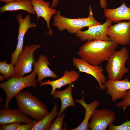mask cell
Returning a JSON list of instances; mask_svg holds the SVG:
<instances>
[{"instance_id":"21","label":"cell","mask_w":130,"mask_h":130,"mask_svg":"<svg viewBox=\"0 0 130 130\" xmlns=\"http://www.w3.org/2000/svg\"><path fill=\"white\" fill-rule=\"evenodd\" d=\"M58 107L55 103L51 111L41 120L38 121L32 130H49L52 121L58 115Z\"/></svg>"},{"instance_id":"20","label":"cell","mask_w":130,"mask_h":130,"mask_svg":"<svg viewBox=\"0 0 130 130\" xmlns=\"http://www.w3.org/2000/svg\"><path fill=\"white\" fill-rule=\"evenodd\" d=\"M22 10L29 13L34 14L35 13L33 7L30 0H22L6 4L0 8V14L6 11H13Z\"/></svg>"},{"instance_id":"7","label":"cell","mask_w":130,"mask_h":130,"mask_svg":"<svg viewBox=\"0 0 130 130\" xmlns=\"http://www.w3.org/2000/svg\"><path fill=\"white\" fill-rule=\"evenodd\" d=\"M23 15V13L21 12L18 14L16 16L19 23V27L17 45L15 50L11 54V63L13 65L15 64L19 55L23 50L25 34L29 28H34L36 26L35 24L31 22V17L30 14H27L24 18Z\"/></svg>"},{"instance_id":"29","label":"cell","mask_w":130,"mask_h":130,"mask_svg":"<svg viewBox=\"0 0 130 130\" xmlns=\"http://www.w3.org/2000/svg\"><path fill=\"white\" fill-rule=\"evenodd\" d=\"M59 0H52V2L51 6V7L52 8L57 6L58 2Z\"/></svg>"},{"instance_id":"31","label":"cell","mask_w":130,"mask_h":130,"mask_svg":"<svg viewBox=\"0 0 130 130\" xmlns=\"http://www.w3.org/2000/svg\"><path fill=\"white\" fill-rule=\"evenodd\" d=\"M6 78L4 76H2L1 75H0V81H3Z\"/></svg>"},{"instance_id":"12","label":"cell","mask_w":130,"mask_h":130,"mask_svg":"<svg viewBox=\"0 0 130 130\" xmlns=\"http://www.w3.org/2000/svg\"><path fill=\"white\" fill-rule=\"evenodd\" d=\"M106 94L111 97L113 102L122 98L126 91L130 89V80L126 78L122 80H108L104 84Z\"/></svg>"},{"instance_id":"10","label":"cell","mask_w":130,"mask_h":130,"mask_svg":"<svg viewBox=\"0 0 130 130\" xmlns=\"http://www.w3.org/2000/svg\"><path fill=\"white\" fill-rule=\"evenodd\" d=\"M113 22L107 19L102 24L90 26L85 31H79L76 34V36L83 42L93 40L110 41L111 40L107 35L106 30Z\"/></svg>"},{"instance_id":"15","label":"cell","mask_w":130,"mask_h":130,"mask_svg":"<svg viewBox=\"0 0 130 130\" xmlns=\"http://www.w3.org/2000/svg\"><path fill=\"white\" fill-rule=\"evenodd\" d=\"M79 77V74L76 71H66L64 72L63 75L60 78L53 81H42L39 86L41 87L47 85H51L52 89L51 94L52 96L57 89H59L66 85L72 84V83L77 81Z\"/></svg>"},{"instance_id":"9","label":"cell","mask_w":130,"mask_h":130,"mask_svg":"<svg viewBox=\"0 0 130 130\" xmlns=\"http://www.w3.org/2000/svg\"><path fill=\"white\" fill-rule=\"evenodd\" d=\"M106 34L111 40L118 45H126L130 44V21H119L117 24H111L107 28Z\"/></svg>"},{"instance_id":"16","label":"cell","mask_w":130,"mask_h":130,"mask_svg":"<svg viewBox=\"0 0 130 130\" xmlns=\"http://www.w3.org/2000/svg\"><path fill=\"white\" fill-rule=\"evenodd\" d=\"M50 65L47 57L43 55L39 56L38 60L33 63L34 70L38 75L37 80L39 83L47 77L58 78L57 75L49 68L48 65Z\"/></svg>"},{"instance_id":"24","label":"cell","mask_w":130,"mask_h":130,"mask_svg":"<svg viewBox=\"0 0 130 130\" xmlns=\"http://www.w3.org/2000/svg\"><path fill=\"white\" fill-rule=\"evenodd\" d=\"M122 99V100L117 103L116 106L117 107L123 108L124 111L127 107L130 106V89L126 91Z\"/></svg>"},{"instance_id":"4","label":"cell","mask_w":130,"mask_h":130,"mask_svg":"<svg viewBox=\"0 0 130 130\" xmlns=\"http://www.w3.org/2000/svg\"><path fill=\"white\" fill-rule=\"evenodd\" d=\"M89 10V15L87 18L78 19H71L62 16L60 11L58 10L53 16V26L60 31L66 30L70 33L76 34L84 27L101 24L94 18L90 5Z\"/></svg>"},{"instance_id":"19","label":"cell","mask_w":130,"mask_h":130,"mask_svg":"<svg viewBox=\"0 0 130 130\" xmlns=\"http://www.w3.org/2000/svg\"><path fill=\"white\" fill-rule=\"evenodd\" d=\"M82 96L80 99L76 100V102L81 104L84 108L85 110L84 119L80 124L77 127L70 129V130H88V126L89 119L96 108L99 106V103L96 100L93 101L89 104H87L84 100Z\"/></svg>"},{"instance_id":"23","label":"cell","mask_w":130,"mask_h":130,"mask_svg":"<svg viewBox=\"0 0 130 130\" xmlns=\"http://www.w3.org/2000/svg\"><path fill=\"white\" fill-rule=\"evenodd\" d=\"M52 122L50 130H63V123L65 116V113L58 116Z\"/></svg>"},{"instance_id":"30","label":"cell","mask_w":130,"mask_h":130,"mask_svg":"<svg viewBox=\"0 0 130 130\" xmlns=\"http://www.w3.org/2000/svg\"><path fill=\"white\" fill-rule=\"evenodd\" d=\"M22 0H0V1L7 4L13 2L20 1Z\"/></svg>"},{"instance_id":"11","label":"cell","mask_w":130,"mask_h":130,"mask_svg":"<svg viewBox=\"0 0 130 130\" xmlns=\"http://www.w3.org/2000/svg\"><path fill=\"white\" fill-rule=\"evenodd\" d=\"M73 62V66L79 70V72L89 74L95 78L98 83L100 90L106 88L104 84L106 79L101 66L91 64L81 58H74Z\"/></svg>"},{"instance_id":"2","label":"cell","mask_w":130,"mask_h":130,"mask_svg":"<svg viewBox=\"0 0 130 130\" xmlns=\"http://www.w3.org/2000/svg\"><path fill=\"white\" fill-rule=\"evenodd\" d=\"M15 98L18 109L33 119L39 121L49 113L46 105L30 92H21Z\"/></svg>"},{"instance_id":"13","label":"cell","mask_w":130,"mask_h":130,"mask_svg":"<svg viewBox=\"0 0 130 130\" xmlns=\"http://www.w3.org/2000/svg\"><path fill=\"white\" fill-rule=\"evenodd\" d=\"M30 0L36 14L37 20H39L41 17L44 19L49 29L48 34L50 36H52L53 32L50 27V20L52 17L56 14L57 11L50 6V3L44 0Z\"/></svg>"},{"instance_id":"18","label":"cell","mask_w":130,"mask_h":130,"mask_svg":"<svg viewBox=\"0 0 130 130\" xmlns=\"http://www.w3.org/2000/svg\"><path fill=\"white\" fill-rule=\"evenodd\" d=\"M73 84L69 85L68 87L62 91L56 90L53 95L55 98H59L61 102L60 109L58 116L61 115L66 108L69 106L74 107L75 104L72 95Z\"/></svg>"},{"instance_id":"8","label":"cell","mask_w":130,"mask_h":130,"mask_svg":"<svg viewBox=\"0 0 130 130\" xmlns=\"http://www.w3.org/2000/svg\"><path fill=\"white\" fill-rule=\"evenodd\" d=\"M116 117L115 113L111 110L107 108L96 109L90 118L88 128L91 130H105Z\"/></svg>"},{"instance_id":"1","label":"cell","mask_w":130,"mask_h":130,"mask_svg":"<svg viewBox=\"0 0 130 130\" xmlns=\"http://www.w3.org/2000/svg\"><path fill=\"white\" fill-rule=\"evenodd\" d=\"M118 44L112 40L88 41L79 48L78 54L80 58L89 63L99 65L107 61L116 50Z\"/></svg>"},{"instance_id":"22","label":"cell","mask_w":130,"mask_h":130,"mask_svg":"<svg viewBox=\"0 0 130 130\" xmlns=\"http://www.w3.org/2000/svg\"><path fill=\"white\" fill-rule=\"evenodd\" d=\"M6 61L0 62V72L7 80L16 76L13 65L11 63L8 64Z\"/></svg>"},{"instance_id":"17","label":"cell","mask_w":130,"mask_h":130,"mask_svg":"<svg viewBox=\"0 0 130 130\" xmlns=\"http://www.w3.org/2000/svg\"><path fill=\"white\" fill-rule=\"evenodd\" d=\"M124 1L123 4L117 8L104 9L105 17L115 23L123 20H130V6L128 7Z\"/></svg>"},{"instance_id":"27","label":"cell","mask_w":130,"mask_h":130,"mask_svg":"<svg viewBox=\"0 0 130 130\" xmlns=\"http://www.w3.org/2000/svg\"><path fill=\"white\" fill-rule=\"evenodd\" d=\"M20 123H16L1 125L0 130H17Z\"/></svg>"},{"instance_id":"25","label":"cell","mask_w":130,"mask_h":130,"mask_svg":"<svg viewBox=\"0 0 130 130\" xmlns=\"http://www.w3.org/2000/svg\"><path fill=\"white\" fill-rule=\"evenodd\" d=\"M109 130H130V121L127 120L121 125H115L112 123L108 126Z\"/></svg>"},{"instance_id":"14","label":"cell","mask_w":130,"mask_h":130,"mask_svg":"<svg viewBox=\"0 0 130 130\" xmlns=\"http://www.w3.org/2000/svg\"><path fill=\"white\" fill-rule=\"evenodd\" d=\"M32 120L21 112L18 109L9 108L0 109V124L1 125L16 123H27Z\"/></svg>"},{"instance_id":"6","label":"cell","mask_w":130,"mask_h":130,"mask_svg":"<svg viewBox=\"0 0 130 130\" xmlns=\"http://www.w3.org/2000/svg\"><path fill=\"white\" fill-rule=\"evenodd\" d=\"M41 46L39 44L26 46L19 55L14 68L16 76L23 77L32 71V65L36 61L33 55L35 51Z\"/></svg>"},{"instance_id":"3","label":"cell","mask_w":130,"mask_h":130,"mask_svg":"<svg viewBox=\"0 0 130 130\" xmlns=\"http://www.w3.org/2000/svg\"><path fill=\"white\" fill-rule=\"evenodd\" d=\"M37 74L33 71L30 74L25 77H12L4 82L0 83V87L5 92L6 98L4 108H9V104L12 99L21 92L25 88L28 87L37 88L38 87Z\"/></svg>"},{"instance_id":"26","label":"cell","mask_w":130,"mask_h":130,"mask_svg":"<svg viewBox=\"0 0 130 130\" xmlns=\"http://www.w3.org/2000/svg\"><path fill=\"white\" fill-rule=\"evenodd\" d=\"M38 121L37 120L34 119L26 124H20L17 130H32Z\"/></svg>"},{"instance_id":"5","label":"cell","mask_w":130,"mask_h":130,"mask_svg":"<svg viewBox=\"0 0 130 130\" xmlns=\"http://www.w3.org/2000/svg\"><path fill=\"white\" fill-rule=\"evenodd\" d=\"M129 58L127 49L123 47L115 51L108 60L105 69L108 74V80H121L124 76L129 72L125 64Z\"/></svg>"},{"instance_id":"28","label":"cell","mask_w":130,"mask_h":130,"mask_svg":"<svg viewBox=\"0 0 130 130\" xmlns=\"http://www.w3.org/2000/svg\"><path fill=\"white\" fill-rule=\"evenodd\" d=\"M100 4L102 8L104 9L106 8L107 2L105 0H100Z\"/></svg>"}]
</instances>
